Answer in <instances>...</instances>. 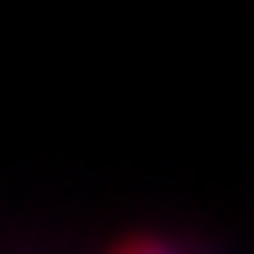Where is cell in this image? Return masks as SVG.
<instances>
[{
    "label": "cell",
    "instance_id": "obj_1",
    "mask_svg": "<svg viewBox=\"0 0 254 254\" xmlns=\"http://www.w3.org/2000/svg\"><path fill=\"white\" fill-rule=\"evenodd\" d=\"M117 254H180L175 244H159V238H132V244H122Z\"/></svg>",
    "mask_w": 254,
    "mask_h": 254
}]
</instances>
